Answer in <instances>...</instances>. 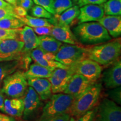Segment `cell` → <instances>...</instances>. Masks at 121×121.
<instances>
[{"mask_svg":"<svg viewBox=\"0 0 121 121\" xmlns=\"http://www.w3.org/2000/svg\"><path fill=\"white\" fill-rule=\"evenodd\" d=\"M73 33L78 42L84 44H97L112 39L105 29L96 22L80 23L73 28Z\"/></svg>","mask_w":121,"mask_h":121,"instance_id":"6da1fadb","label":"cell"},{"mask_svg":"<svg viewBox=\"0 0 121 121\" xmlns=\"http://www.w3.org/2000/svg\"><path fill=\"white\" fill-rule=\"evenodd\" d=\"M121 52V39H117L107 43L88 48L87 58L107 66L112 64L120 56Z\"/></svg>","mask_w":121,"mask_h":121,"instance_id":"7a4b0ae2","label":"cell"},{"mask_svg":"<svg viewBox=\"0 0 121 121\" xmlns=\"http://www.w3.org/2000/svg\"><path fill=\"white\" fill-rule=\"evenodd\" d=\"M102 88L101 84L95 82L82 95L75 99L69 112L71 117H80L94 108L99 100Z\"/></svg>","mask_w":121,"mask_h":121,"instance_id":"3957f363","label":"cell"},{"mask_svg":"<svg viewBox=\"0 0 121 121\" xmlns=\"http://www.w3.org/2000/svg\"><path fill=\"white\" fill-rule=\"evenodd\" d=\"M75 99L71 95L63 93L52 95L44 106L38 120L69 113Z\"/></svg>","mask_w":121,"mask_h":121,"instance_id":"277c9868","label":"cell"},{"mask_svg":"<svg viewBox=\"0 0 121 121\" xmlns=\"http://www.w3.org/2000/svg\"><path fill=\"white\" fill-rule=\"evenodd\" d=\"M1 87L4 94L10 98L23 97L28 87L24 72L16 70L4 80Z\"/></svg>","mask_w":121,"mask_h":121,"instance_id":"5b68a950","label":"cell"},{"mask_svg":"<svg viewBox=\"0 0 121 121\" xmlns=\"http://www.w3.org/2000/svg\"><path fill=\"white\" fill-rule=\"evenodd\" d=\"M87 49L80 45L62 44L55 54L54 60L68 67L87 58Z\"/></svg>","mask_w":121,"mask_h":121,"instance_id":"8992f818","label":"cell"},{"mask_svg":"<svg viewBox=\"0 0 121 121\" xmlns=\"http://www.w3.org/2000/svg\"><path fill=\"white\" fill-rule=\"evenodd\" d=\"M68 67L73 74L82 75L92 82H96L102 71L100 65L89 58L84 59Z\"/></svg>","mask_w":121,"mask_h":121,"instance_id":"52a82bcc","label":"cell"},{"mask_svg":"<svg viewBox=\"0 0 121 121\" xmlns=\"http://www.w3.org/2000/svg\"><path fill=\"white\" fill-rule=\"evenodd\" d=\"M94 121H121V108L111 99L104 98L96 108Z\"/></svg>","mask_w":121,"mask_h":121,"instance_id":"ba28073f","label":"cell"},{"mask_svg":"<svg viewBox=\"0 0 121 121\" xmlns=\"http://www.w3.org/2000/svg\"><path fill=\"white\" fill-rule=\"evenodd\" d=\"M24 43L16 39H7L0 43V62L20 60Z\"/></svg>","mask_w":121,"mask_h":121,"instance_id":"9c48e42d","label":"cell"},{"mask_svg":"<svg viewBox=\"0 0 121 121\" xmlns=\"http://www.w3.org/2000/svg\"><path fill=\"white\" fill-rule=\"evenodd\" d=\"M73 73L69 67L57 68L48 78L51 84L53 94L63 93Z\"/></svg>","mask_w":121,"mask_h":121,"instance_id":"30bf717a","label":"cell"},{"mask_svg":"<svg viewBox=\"0 0 121 121\" xmlns=\"http://www.w3.org/2000/svg\"><path fill=\"white\" fill-rule=\"evenodd\" d=\"M22 99L24 102L22 116L25 120L29 119L33 117L43 105L40 96L35 91L29 86H28Z\"/></svg>","mask_w":121,"mask_h":121,"instance_id":"8fae6325","label":"cell"},{"mask_svg":"<svg viewBox=\"0 0 121 121\" xmlns=\"http://www.w3.org/2000/svg\"><path fill=\"white\" fill-rule=\"evenodd\" d=\"M19 40L24 43L22 51V58H29L31 51L38 47V37H37L32 28L24 25L20 31Z\"/></svg>","mask_w":121,"mask_h":121,"instance_id":"7c38bea8","label":"cell"},{"mask_svg":"<svg viewBox=\"0 0 121 121\" xmlns=\"http://www.w3.org/2000/svg\"><path fill=\"white\" fill-rule=\"evenodd\" d=\"M94 83L85 77L78 74H73L69 80L63 93L67 94L77 98L82 95Z\"/></svg>","mask_w":121,"mask_h":121,"instance_id":"4fadbf2b","label":"cell"},{"mask_svg":"<svg viewBox=\"0 0 121 121\" xmlns=\"http://www.w3.org/2000/svg\"><path fill=\"white\" fill-rule=\"evenodd\" d=\"M103 81L105 87L114 89L121 86V60H117L110 67L105 71L103 76Z\"/></svg>","mask_w":121,"mask_h":121,"instance_id":"5bb4252c","label":"cell"},{"mask_svg":"<svg viewBox=\"0 0 121 121\" xmlns=\"http://www.w3.org/2000/svg\"><path fill=\"white\" fill-rule=\"evenodd\" d=\"M104 15L102 4H86L81 7L78 19L79 24L98 22Z\"/></svg>","mask_w":121,"mask_h":121,"instance_id":"9a60e30c","label":"cell"},{"mask_svg":"<svg viewBox=\"0 0 121 121\" xmlns=\"http://www.w3.org/2000/svg\"><path fill=\"white\" fill-rule=\"evenodd\" d=\"M51 36L60 42L70 44L80 45L73 31L70 29L69 26L67 25L54 24L52 27Z\"/></svg>","mask_w":121,"mask_h":121,"instance_id":"2e32d148","label":"cell"},{"mask_svg":"<svg viewBox=\"0 0 121 121\" xmlns=\"http://www.w3.org/2000/svg\"><path fill=\"white\" fill-rule=\"evenodd\" d=\"M28 86L35 91L42 101L48 100L52 95L51 84L48 78H27Z\"/></svg>","mask_w":121,"mask_h":121,"instance_id":"e0dca14e","label":"cell"},{"mask_svg":"<svg viewBox=\"0 0 121 121\" xmlns=\"http://www.w3.org/2000/svg\"><path fill=\"white\" fill-rule=\"evenodd\" d=\"M98 22L105 29L110 37L116 38L121 35V16L104 15Z\"/></svg>","mask_w":121,"mask_h":121,"instance_id":"ac0fdd59","label":"cell"},{"mask_svg":"<svg viewBox=\"0 0 121 121\" xmlns=\"http://www.w3.org/2000/svg\"><path fill=\"white\" fill-rule=\"evenodd\" d=\"M24 102L22 98L4 99V113L13 117L20 118L22 116Z\"/></svg>","mask_w":121,"mask_h":121,"instance_id":"d6986e66","label":"cell"},{"mask_svg":"<svg viewBox=\"0 0 121 121\" xmlns=\"http://www.w3.org/2000/svg\"><path fill=\"white\" fill-rule=\"evenodd\" d=\"M80 13L79 7L78 6H72L60 15H54L53 19L54 24L60 25L69 26L72 22L78 17Z\"/></svg>","mask_w":121,"mask_h":121,"instance_id":"ffe728a7","label":"cell"},{"mask_svg":"<svg viewBox=\"0 0 121 121\" xmlns=\"http://www.w3.org/2000/svg\"><path fill=\"white\" fill-rule=\"evenodd\" d=\"M43 52L44 51L39 47L35 48L30 53V57H31V60H34L35 63H37L38 64L41 65L43 67L48 68L52 71H53L54 69H57V68L67 67V66H65L55 60H45L42 57Z\"/></svg>","mask_w":121,"mask_h":121,"instance_id":"44dd1931","label":"cell"},{"mask_svg":"<svg viewBox=\"0 0 121 121\" xmlns=\"http://www.w3.org/2000/svg\"><path fill=\"white\" fill-rule=\"evenodd\" d=\"M38 47L46 52L56 54L62 43L51 35H42L38 37Z\"/></svg>","mask_w":121,"mask_h":121,"instance_id":"7402d4cb","label":"cell"},{"mask_svg":"<svg viewBox=\"0 0 121 121\" xmlns=\"http://www.w3.org/2000/svg\"><path fill=\"white\" fill-rule=\"evenodd\" d=\"M52 71L48 68L35 63L29 66L28 69L24 72V74L26 79L30 78H48L51 76Z\"/></svg>","mask_w":121,"mask_h":121,"instance_id":"603a6c76","label":"cell"},{"mask_svg":"<svg viewBox=\"0 0 121 121\" xmlns=\"http://www.w3.org/2000/svg\"><path fill=\"white\" fill-rule=\"evenodd\" d=\"M20 67H22L21 60L0 62V89L4 78Z\"/></svg>","mask_w":121,"mask_h":121,"instance_id":"cb8c5ba5","label":"cell"},{"mask_svg":"<svg viewBox=\"0 0 121 121\" xmlns=\"http://www.w3.org/2000/svg\"><path fill=\"white\" fill-rule=\"evenodd\" d=\"M17 18L20 19L25 25H26L27 26L31 27V28L44 26H51L54 25V20L53 18L49 19H45V18H39L28 15L25 17H18Z\"/></svg>","mask_w":121,"mask_h":121,"instance_id":"d4e9b609","label":"cell"},{"mask_svg":"<svg viewBox=\"0 0 121 121\" xmlns=\"http://www.w3.org/2000/svg\"><path fill=\"white\" fill-rule=\"evenodd\" d=\"M103 6L105 15H121V0H107Z\"/></svg>","mask_w":121,"mask_h":121,"instance_id":"484cf974","label":"cell"},{"mask_svg":"<svg viewBox=\"0 0 121 121\" xmlns=\"http://www.w3.org/2000/svg\"><path fill=\"white\" fill-rule=\"evenodd\" d=\"M25 24L19 18L10 17L0 20V28L4 29H16L23 27Z\"/></svg>","mask_w":121,"mask_h":121,"instance_id":"4316f807","label":"cell"},{"mask_svg":"<svg viewBox=\"0 0 121 121\" xmlns=\"http://www.w3.org/2000/svg\"><path fill=\"white\" fill-rule=\"evenodd\" d=\"M73 3L72 0H54L53 10L54 15H60L71 7Z\"/></svg>","mask_w":121,"mask_h":121,"instance_id":"83f0119b","label":"cell"},{"mask_svg":"<svg viewBox=\"0 0 121 121\" xmlns=\"http://www.w3.org/2000/svg\"><path fill=\"white\" fill-rule=\"evenodd\" d=\"M21 28L16 29H4L0 28V40L7 39H16L19 40Z\"/></svg>","mask_w":121,"mask_h":121,"instance_id":"f1b7e54d","label":"cell"},{"mask_svg":"<svg viewBox=\"0 0 121 121\" xmlns=\"http://www.w3.org/2000/svg\"><path fill=\"white\" fill-rule=\"evenodd\" d=\"M31 16L39 18H45V19H51L53 17V15L43 7L39 5H35L30 9Z\"/></svg>","mask_w":121,"mask_h":121,"instance_id":"f546056e","label":"cell"},{"mask_svg":"<svg viewBox=\"0 0 121 121\" xmlns=\"http://www.w3.org/2000/svg\"><path fill=\"white\" fill-rule=\"evenodd\" d=\"M95 113H96V108H94L80 117L77 118L71 117L69 121H94Z\"/></svg>","mask_w":121,"mask_h":121,"instance_id":"4dcf8cb0","label":"cell"},{"mask_svg":"<svg viewBox=\"0 0 121 121\" xmlns=\"http://www.w3.org/2000/svg\"><path fill=\"white\" fill-rule=\"evenodd\" d=\"M33 2L37 5L43 7L52 15H54L53 10L54 0H33Z\"/></svg>","mask_w":121,"mask_h":121,"instance_id":"1f68e13d","label":"cell"},{"mask_svg":"<svg viewBox=\"0 0 121 121\" xmlns=\"http://www.w3.org/2000/svg\"><path fill=\"white\" fill-rule=\"evenodd\" d=\"M112 90L108 91V94L110 99L115 103L121 104V86L116 87V88L112 89Z\"/></svg>","mask_w":121,"mask_h":121,"instance_id":"d6a6232c","label":"cell"},{"mask_svg":"<svg viewBox=\"0 0 121 121\" xmlns=\"http://www.w3.org/2000/svg\"><path fill=\"white\" fill-rule=\"evenodd\" d=\"M53 25L51 26H44L36 27V28H32L36 34L38 35L39 36L42 35H51L52 29Z\"/></svg>","mask_w":121,"mask_h":121,"instance_id":"836d02e7","label":"cell"},{"mask_svg":"<svg viewBox=\"0 0 121 121\" xmlns=\"http://www.w3.org/2000/svg\"><path fill=\"white\" fill-rule=\"evenodd\" d=\"M10 17H18V16L13 12V9L0 8V20Z\"/></svg>","mask_w":121,"mask_h":121,"instance_id":"e575fe53","label":"cell"},{"mask_svg":"<svg viewBox=\"0 0 121 121\" xmlns=\"http://www.w3.org/2000/svg\"><path fill=\"white\" fill-rule=\"evenodd\" d=\"M71 116L69 113H66L56 117L48 118L38 120L37 121H69Z\"/></svg>","mask_w":121,"mask_h":121,"instance_id":"d590c367","label":"cell"},{"mask_svg":"<svg viewBox=\"0 0 121 121\" xmlns=\"http://www.w3.org/2000/svg\"><path fill=\"white\" fill-rule=\"evenodd\" d=\"M107 0H78L77 4L78 7H82L86 4H102Z\"/></svg>","mask_w":121,"mask_h":121,"instance_id":"8d00e7d4","label":"cell"},{"mask_svg":"<svg viewBox=\"0 0 121 121\" xmlns=\"http://www.w3.org/2000/svg\"><path fill=\"white\" fill-rule=\"evenodd\" d=\"M17 6L23 7L28 11L34 6V2L33 0H17Z\"/></svg>","mask_w":121,"mask_h":121,"instance_id":"74e56055","label":"cell"},{"mask_svg":"<svg viewBox=\"0 0 121 121\" xmlns=\"http://www.w3.org/2000/svg\"><path fill=\"white\" fill-rule=\"evenodd\" d=\"M13 11L18 17H23L28 15V11L23 7L20 6H16L13 7Z\"/></svg>","mask_w":121,"mask_h":121,"instance_id":"f35d334b","label":"cell"},{"mask_svg":"<svg viewBox=\"0 0 121 121\" xmlns=\"http://www.w3.org/2000/svg\"><path fill=\"white\" fill-rule=\"evenodd\" d=\"M0 121H16L15 117L9 116L6 114L0 113Z\"/></svg>","mask_w":121,"mask_h":121,"instance_id":"ab89813d","label":"cell"},{"mask_svg":"<svg viewBox=\"0 0 121 121\" xmlns=\"http://www.w3.org/2000/svg\"><path fill=\"white\" fill-rule=\"evenodd\" d=\"M2 91L0 89V111L4 113V102L5 96Z\"/></svg>","mask_w":121,"mask_h":121,"instance_id":"60d3db41","label":"cell"},{"mask_svg":"<svg viewBox=\"0 0 121 121\" xmlns=\"http://www.w3.org/2000/svg\"><path fill=\"white\" fill-rule=\"evenodd\" d=\"M0 8L13 9V6L8 4L7 2H5L4 0H0Z\"/></svg>","mask_w":121,"mask_h":121,"instance_id":"b9f144b4","label":"cell"},{"mask_svg":"<svg viewBox=\"0 0 121 121\" xmlns=\"http://www.w3.org/2000/svg\"><path fill=\"white\" fill-rule=\"evenodd\" d=\"M5 2L8 3V4H10L11 5L13 6V7L17 6V0H4Z\"/></svg>","mask_w":121,"mask_h":121,"instance_id":"7bdbcfd3","label":"cell"},{"mask_svg":"<svg viewBox=\"0 0 121 121\" xmlns=\"http://www.w3.org/2000/svg\"><path fill=\"white\" fill-rule=\"evenodd\" d=\"M72 2L75 3V4H77V3H78V0H72Z\"/></svg>","mask_w":121,"mask_h":121,"instance_id":"ee69618b","label":"cell"},{"mask_svg":"<svg viewBox=\"0 0 121 121\" xmlns=\"http://www.w3.org/2000/svg\"><path fill=\"white\" fill-rule=\"evenodd\" d=\"M1 41H2V40H0V43H1Z\"/></svg>","mask_w":121,"mask_h":121,"instance_id":"f6af8a7d","label":"cell"},{"mask_svg":"<svg viewBox=\"0 0 121 121\" xmlns=\"http://www.w3.org/2000/svg\"></svg>","mask_w":121,"mask_h":121,"instance_id":"bcb514c9","label":"cell"}]
</instances>
